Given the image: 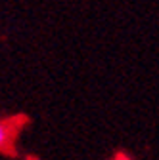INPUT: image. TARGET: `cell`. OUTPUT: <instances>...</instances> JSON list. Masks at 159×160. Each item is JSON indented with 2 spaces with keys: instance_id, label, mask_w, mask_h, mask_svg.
<instances>
[{
  "instance_id": "obj_2",
  "label": "cell",
  "mask_w": 159,
  "mask_h": 160,
  "mask_svg": "<svg viewBox=\"0 0 159 160\" xmlns=\"http://www.w3.org/2000/svg\"><path fill=\"white\" fill-rule=\"evenodd\" d=\"M109 160H130V156L129 154H125V152H117L113 158H109Z\"/></svg>"
},
{
  "instance_id": "obj_1",
  "label": "cell",
  "mask_w": 159,
  "mask_h": 160,
  "mask_svg": "<svg viewBox=\"0 0 159 160\" xmlns=\"http://www.w3.org/2000/svg\"><path fill=\"white\" fill-rule=\"evenodd\" d=\"M14 124L10 120H2L0 118V152L4 154H14Z\"/></svg>"
}]
</instances>
